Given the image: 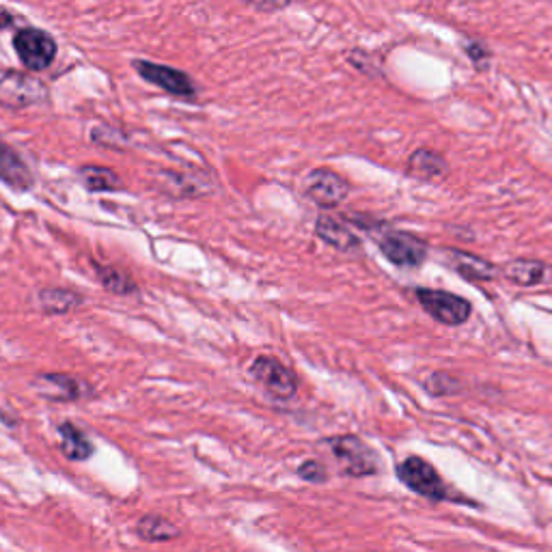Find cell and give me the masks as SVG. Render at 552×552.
I'll return each instance as SVG.
<instances>
[{"label": "cell", "mask_w": 552, "mask_h": 552, "mask_svg": "<svg viewBox=\"0 0 552 552\" xmlns=\"http://www.w3.org/2000/svg\"><path fill=\"white\" fill-rule=\"evenodd\" d=\"M397 477L404 486H408L412 492L425 496V499L445 501L449 496L447 483L436 473V468L427 460L417 458V455L406 458L397 466Z\"/></svg>", "instance_id": "obj_5"}, {"label": "cell", "mask_w": 552, "mask_h": 552, "mask_svg": "<svg viewBox=\"0 0 552 552\" xmlns=\"http://www.w3.org/2000/svg\"><path fill=\"white\" fill-rule=\"evenodd\" d=\"M253 7L259 11H276V9H285L287 3H253Z\"/></svg>", "instance_id": "obj_25"}, {"label": "cell", "mask_w": 552, "mask_h": 552, "mask_svg": "<svg viewBox=\"0 0 552 552\" xmlns=\"http://www.w3.org/2000/svg\"><path fill=\"white\" fill-rule=\"evenodd\" d=\"M423 386H425V391L434 397H449V395H455L462 391L460 378L447 374V371H434L432 376L425 378Z\"/></svg>", "instance_id": "obj_22"}, {"label": "cell", "mask_w": 552, "mask_h": 552, "mask_svg": "<svg viewBox=\"0 0 552 552\" xmlns=\"http://www.w3.org/2000/svg\"><path fill=\"white\" fill-rule=\"evenodd\" d=\"M333 455L339 460L343 473L350 477H367L378 473V455L358 436H337L328 440Z\"/></svg>", "instance_id": "obj_4"}, {"label": "cell", "mask_w": 552, "mask_h": 552, "mask_svg": "<svg viewBox=\"0 0 552 552\" xmlns=\"http://www.w3.org/2000/svg\"><path fill=\"white\" fill-rule=\"evenodd\" d=\"M464 52H466V57L473 61V65L481 69V72L488 67V61L492 57V52L486 46H483L481 41H466Z\"/></svg>", "instance_id": "obj_23"}, {"label": "cell", "mask_w": 552, "mask_h": 552, "mask_svg": "<svg viewBox=\"0 0 552 552\" xmlns=\"http://www.w3.org/2000/svg\"><path fill=\"white\" fill-rule=\"evenodd\" d=\"M33 389L50 402H78L93 393L89 382L69 374H39L33 380Z\"/></svg>", "instance_id": "obj_10"}, {"label": "cell", "mask_w": 552, "mask_h": 552, "mask_svg": "<svg viewBox=\"0 0 552 552\" xmlns=\"http://www.w3.org/2000/svg\"><path fill=\"white\" fill-rule=\"evenodd\" d=\"M445 264L451 270L462 274L464 279L477 281V283L494 281L496 274H499V268L492 266L490 261L481 259V257L473 255V253L458 251V248H447V251H445Z\"/></svg>", "instance_id": "obj_11"}, {"label": "cell", "mask_w": 552, "mask_h": 552, "mask_svg": "<svg viewBox=\"0 0 552 552\" xmlns=\"http://www.w3.org/2000/svg\"><path fill=\"white\" fill-rule=\"evenodd\" d=\"M164 179H167V188L173 192V190H179L177 195L179 197H197V195H203V192H207V184H201V175H195V173H175V171H167V175H164Z\"/></svg>", "instance_id": "obj_21"}, {"label": "cell", "mask_w": 552, "mask_h": 552, "mask_svg": "<svg viewBox=\"0 0 552 552\" xmlns=\"http://www.w3.org/2000/svg\"><path fill=\"white\" fill-rule=\"evenodd\" d=\"M138 533H141L149 542H164L179 535L175 524L162 516H145L141 522H138Z\"/></svg>", "instance_id": "obj_20"}, {"label": "cell", "mask_w": 552, "mask_h": 552, "mask_svg": "<svg viewBox=\"0 0 552 552\" xmlns=\"http://www.w3.org/2000/svg\"><path fill=\"white\" fill-rule=\"evenodd\" d=\"M18 59L31 72H44L57 59V41L41 29H22L13 37Z\"/></svg>", "instance_id": "obj_6"}, {"label": "cell", "mask_w": 552, "mask_h": 552, "mask_svg": "<svg viewBox=\"0 0 552 552\" xmlns=\"http://www.w3.org/2000/svg\"><path fill=\"white\" fill-rule=\"evenodd\" d=\"M50 100L48 87L26 72H7L0 76V106L5 108H31Z\"/></svg>", "instance_id": "obj_3"}, {"label": "cell", "mask_w": 552, "mask_h": 552, "mask_svg": "<svg viewBox=\"0 0 552 552\" xmlns=\"http://www.w3.org/2000/svg\"><path fill=\"white\" fill-rule=\"evenodd\" d=\"M548 266L542 264V261H533V259H514L509 264L503 266V276L507 281H512L514 285L520 287H533L540 285L548 279Z\"/></svg>", "instance_id": "obj_16"}, {"label": "cell", "mask_w": 552, "mask_h": 552, "mask_svg": "<svg viewBox=\"0 0 552 552\" xmlns=\"http://www.w3.org/2000/svg\"><path fill=\"white\" fill-rule=\"evenodd\" d=\"M0 179L13 190H31L35 184L29 164L3 138H0Z\"/></svg>", "instance_id": "obj_12"}, {"label": "cell", "mask_w": 552, "mask_h": 552, "mask_svg": "<svg viewBox=\"0 0 552 552\" xmlns=\"http://www.w3.org/2000/svg\"><path fill=\"white\" fill-rule=\"evenodd\" d=\"M298 473H300L302 479L313 481V483L326 479V468H324L320 462H317V460H309V462L302 464V466L298 468Z\"/></svg>", "instance_id": "obj_24"}, {"label": "cell", "mask_w": 552, "mask_h": 552, "mask_svg": "<svg viewBox=\"0 0 552 552\" xmlns=\"http://www.w3.org/2000/svg\"><path fill=\"white\" fill-rule=\"evenodd\" d=\"M98 281L115 296H132L138 292V285L132 281V276L117 266H95Z\"/></svg>", "instance_id": "obj_19"}, {"label": "cell", "mask_w": 552, "mask_h": 552, "mask_svg": "<svg viewBox=\"0 0 552 552\" xmlns=\"http://www.w3.org/2000/svg\"><path fill=\"white\" fill-rule=\"evenodd\" d=\"M378 246L380 253L399 268H419L427 259V244L408 231H386Z\"/></svg>", "instance_id": "obj_8"}, {"label": "cell", "mask_w": 552, "mask_h": 552, "mask_svg": "<svg viewBox=\"0 0 552 552\" xmlns=\"http://www.w3.org/2000/svg\"><path fill=\"white\" fill-rule=\"evenodd\" d=\"M414 298H417V302L427 315L445 326H462L471 320V302L458 294L443 292V289L419 287L414 289Z\"/></svg>", "instance_id": "obj_2"}, {"label": "cell", "mask_w": 552, "mask_h": 552, "mask_svg": "<svg viewBox=\"0 0 552 552\" xmlns=\"http://www.w3.org/2000/svg\"><path fill=\"white\" fill-rule=\"evenodd\" d=\"M59 436H61V451L65 453L67 460L85 462L93 455V445H91L89 436L74 423H69V421L61 423Z\"/></svg>", "instance_id": "obj_17"}, {"label": "cell", "mask_w": 552, "mask_h": 552, "mask_svg": "<svg viewBox=\"0 0 552 552\" xmlns=\"http://www.w3.org/2000/svg\"><path fill=\"white\" fill-rule=\"evenodd\" d=\"M248 376H251L261 389L279 402H289L298 393V378L292 369L283 365L276 356L261 354L248 365Z\"/></svg>", "instance_id": "obj_1"}, {"label": "cell", "mask_w": 552, "mask_h": 552, "mask_svg": "<svg viewBox=\"0 0 552 552\" xmlns=\"http://www.w3.org/2000/svg\"><path fill=\"white\" fill-rule=\"evenodd\" d=\"M315 233H317V238L324 240L328 246L337 248V251H341V253H350V251H354V248L361 246V240H358L356 233L333 216L317 218Z\"/></svg>", "instance_id": "obj_14"}, {"label": "cell", "mask_w": 552, "mask_h": 552, "mask_svg": "<svg viewBox=\"0 0 552 552\" xmlns=\"http://www.w3.org/2000/svg\"><path fill=\"white\" fill-rule=\"evenodd\" d=\"M132 65L136 69V74L143 80L151 82V85H156L171 95H177V98H192V95L197 93L195 80H192L186 72H182V69L151 63V61H134Z\"/></svg>", "instance_id": "obj_9"}, {"label": "cell", "mask_w": 552, "mask_h": 552, "mask_svg": "<svg viewBox=\"0 0 552 552\" xmlns=\"http://www.w3.org/2000/svg\"><path fill=\"white\" fill-rule=\"evenodd\" d=\"M80 182L91 192H117L123 188V179L108 167H98V164H87L78 169Z\"/></svg>", "instance_id": "obj_18"}, {"label": "cell", "mask_w": 552, "mask_h": 552, "mask_svg": "<svg viewBox=\"0 0 552 552\" xmlns=\"http://www.w3.org/2000/svg\"><path fill=\"white\" fill-rule=\"evenodd\" d=\"M348 179L330 169H313L302 179V192L305 197L320 207H337L350 197Z\"/></svg>", "instance_id": "obj_7"}, {"label": "cell", "mask_w": 552, "mask_h": 552, "mask_svg": "<svg viewBox=\"0 0 552 552\" xmlns=\"http://www.w3.org/2000/svg\"><path fill=\"white\" fill-rule=\"evenodd\" d=\"M35 300H37L39 311L48 313V315L72 313L78 307H82V302H85V298H82L78 292H74V289H65V287L39 289Z\"/></svg>", "instance_id": "obj_15"}, {"label": "cell", "mask_w": 552, "mask_h": 552, "mask_svg": "<svg viewBox=\"0 0 552 552\" xmlns=\"http://www.w3.org/2000/svg\"><path fill=\"white\" fill-rule=\"evenodd\" d=\"M408 175L425 179V182H438V179H445L449 173V164L443 154H438L434 149H417L412 151L408 158Z\"/></svg>", "instance_id": "obj_13"}]
</instances>
